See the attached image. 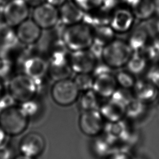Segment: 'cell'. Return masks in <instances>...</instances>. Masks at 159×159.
I'll list each match as a JSON object with an SVG mask.
<instances>
[{
	"instance_id": "cell-1",
	"label": "cell",
	"mask_w": 159,
	"mask_h": 159,
	"mask_svg": "<svg viewBox=\"0 0 159 159\" xmlns=\"http://www.w3.org/2000/svg\"><path fill=\"white\" fill-rule=\"evenodd\" d=\"M93 39V28L84 22L67 25L60 34L63 45L71 52L88 49Z\"/></svg>"
},
{
	"instance_id": "cell-2",
	"label": "cell",
	"mask_w": 159,
	"mask_h": 159,
	"mask_svg": "<svg viewBox=\"0 0 159 159\" xmlns=\"http://www.w3.org/2000/svg\"><path fill=\"white\" fill-rule=\"evenodd\" d=\"M127 90L117 89L107 101L100 105L99 111L107 122H116L125 118L127 104L134 96Z\"/></svg>"
},
{
	"instance_id": "cell-3",
	"label": "cell",
	"mask_w": 159,
	"mask_h": 159,
	"mask_svg": "<svg viewBox=\"0 0 159 159\" xmlns=\"http://www.w3.org/2000/svg\"><path fill=\"white\" fill-rule=\"evenodd\" d=\"M29 117L20 105H11L0 111V126L7 135L16 136L24 132Z\"/></svg>"
},
{
	"instance_id": "cell-4",
	"label": "cell",
	"mask_w": 159,
	"mask_h": 159,
	"mask_svg": "<svg viewBox=\"0 0 159 159\" xmlns=\"http://www.w3.org/2000/svg\"><path fill=\"white\" fill-rule=\"evenodd\" d=\"M39 89V83L25 74L13 76L8 83V93L20 104L35 98Z\"/></svg>"
},
{
	"instance_id": "cell-5",
	"label": "cell",
	"mask_w": 159,
	"mask_h": 159,
	"mask_svg": "<svg viewBox=\"0 0 159 159\" xmlns=\"http://www.w3.org/2000/svg\"><path fill=\"white\" fill-rule=\"evenodd\" d=\"M132 53L128 43L113 39L104 46L101 59L111 69L119 68L127 65Z\"/></svg>"
},
{
	"instance_id": "cell-6",
	"label": "cell",
	"mask_w": 159,
	"mask_h": 159,
	"mask_svg": "<svg viewBox=\"0 0 159 159\" xmlns=\"http://www.w3.org/2000/svg\"><path fill=\"white\" fill-rule=\"evenodd\" d=\"M80 93V91L71 78L54 81L50 87L52 99L60 106H69L74 104L78 99Z\"/></svg>"
},
{
	"instance_id": "cell-7",
	"label": "cell",
	"mask_w": 159,
	"mask_h": 159,
	"mask_svg": "<svg viewBox=\"0 0 159 159\" xmlns=\"http://www.w3.org/2000/svg\"><path fill=\"white\" fill-rule=\"evenodd\" d=\"M65 49H55L51 54L48 63L47 73L53 81L70 78L72 74L69 57Z\"/></svg>"
},
{
	"instance_id": "cell-8",
	"label": "cell",
	"mask_w": 159,
	"mask_h": 159,
	"mask_svg": "<svg viewBox=\"0 0 159 159\" xmlns=\"http://www.w3.org/2000/svg\"><path fill=\"white\" fill-rule=\"evenodd\" d=\"M32 19L42 30L52 29L60 23L59 9L44 2L34 7Z\"/></svg>"
},
{
	"instance_id": "cell-9",
	"label": "cell",
	"mask_w": 159,
	"mask_h": 159,
	"mask_svg": "<svg viewBox=\"0 0 159 159\" xmlns=\"http://www.w3.org/2000/svg\"><path fill=\"white\" fill-rule=\"evenodd\" d=\"M105 120L99 109L83 111L79 117V127L84 135L98 137L104 130Z\"/></svg>"
},
{
	"instance_id": "cell-10",
	"label": "cell",
	"mask_w": 159,
	"mask_h": 159,
	"mask_svg": "<svg viewBox=\"0 0 159 159\" xmlns=\"http://www.w3.org/2000/svg\"><path fill=\"white\" fill-rule=\"evenodd\" d=\"M29 6L24 0H9L4 4V20L12 27L29 19Z\"/></svg>"
},
{
	"instance_id": "cell-11",
	"label": "cell",
	"mask_w": 159,
	"mask_h": 159,
	"mask_svg": "<svg viewBox=\"0 0 159 159\" xmlns=\"http://www.w3.org/2000/svg\"><path fill=\"white\" fill-rule=\"evenodd\" d=\"M97 61L89 49L72 52L69 57L71 68L75 73H91L98 64Z\"/></svg>"
},
{
	"instance_id": "cell-12",
	"label": "cell",
	"mask_w": 159,
	"mask_h": 159,
	"mask_svg": "<svg viewBox=\"0 0 159 159\" xmlns=\"http://www.w3.org/2000/svg\"><path fill=\"white\" fill-rule=\"evenodd\" d=\"M45 148V140L39 132H30L23 136L19 143L22 155L32 158L40 155Z\"/></svg>"
},
{
	"instance_id": "cell-13",
	"label": "cell",
	"mask_w": 159,
	"mask_h": 159,
	"mask_svg": "<svg viewBox=\"0 0 159 159\" xmlns=\"http://www.w3.org/2000/svg\"><path fill=\"white\" fill-rule=\"evenodd\" d=\"M42 30L32 19H27L17 26L16 33L19 43L33 45L40 40Z\"/></svg>"
},
{
	"instance_id": "cell-14",
	"label": "cell",
	"mask_w": 159,
	"mask_h": 159,
	"mask_svg": "<svg viewBox=\"0 0 159 159\" xmlns=\"http://www.w3.org/2000/svg\"><path fill=\"white\" fill-rule=\"evenodd\" d=\"M115 76L111 71L100 73L94 76L92 89L100 97L108 99L112 96L117 88Z\"/></svg>"
},
{
	"instance_id": "cell-15",
	"label": "cell",
	"mask_w": 159,
	"mask_h": 159,
	"mask_svg": "<svg viewBox=\"0 0 159 159\" xmlns=\"http://www.w3.org/2000/svg\"><path fill=\"white\" fill-rule=\"evenodd\" d=\"M48 66V61L39 56L28 57L22 64L24 73L35 80L38 83L47 74Z\"/></svg>"
},
{
	"instance_id": "cell-16",
	"label": "cell",
	"mask_w": 159,
	"mask_h": 159,
	"mask_svg": "<svg viewBox=\"0 0 159 159\" xmlns=\"http://www.w3.org/2000/svg\"><path fill=\"white\" fill-rule=\"evenodd\" d=\"M60 23L67 26L83 22L86 12L78 7L74 2H66L59 9Z\"/></svg>"
},
{
	"instance_id": "cell-17",
	"label": "cell",
	"mask_w": 159,
	"mask_h": 159,
	"mask_svg": "<svg viewBox=\"0 0 159 159\" xmlns=\"http://www.w3.org/2000/svg\"><path fill=\"white\" fill-rule=\"evenodd\" d=\"M134 19V15L129 10L118 9L110 17L109 25L114 32L124 33L132 27Z\"/></svg>"
},
{
	"instance_id": "cell-18",
	"label": "cell",
	"mask_w": 159,
	"mask_h": 159,
	"mask_svg": "<svg viewBox=\"0 0 159 159\" xmlns=\"http://www.w3.org/2000/svg\"><path fill=\"white\" fill-rule=\"evenodd\" d=\"M133 88L134 96L146 104L153 102L158 97V88L148 80L135 81Z\"/></svg>"
},
{
	"instance_id": "cell-19",
	"label": "cell",
	"mask_w": 159,
	"mask_h": 159,
	"mask_svg": "<svg viewBox=\"0 0 159 159\" xmlns=\"http://www.w3.org/2000/svg\"><path fill=\"white\" fill-rule=\"evenodd\" d=\"M149 35L146 25L140 24L133 30L128 43L133 52H140L145 48Z\"/></svg>"
},
{
	"instance_id": "cell-20",
	"label": "cell",
	"mask_w": 159,
	"mask_h": 159,
	"mask_svg": "<svg viewBox=\"0 0 159 159\" xmlns=\"http://www.w3.org/2000/svg\"><path fill=\"white\" fill-rule=\"evenodd\" d=\"M19 43L16 31L5 22L0 24V47L6 52Z\"/></svg>"
},
{
	"instance_id": "cell-21",
	"label": "cell",
	"mask_w": 159,
	"mask_h": 159,
	"mask_svg": "<svg viewBox=\"0 0 159 159\" xmlns=\"http://www.w3.org/2000/svg\"><path fill=\"white\" fill-rule=\"evenodd\" d=\"M100 98L93 89L83 92L82 95L79 97V105L83 111L99 109L100 106Z\"/></svg>"
},
{
	"instance_id": "cell-22",
	"label": "cell",
	"mask_w": 159,
	"mask_h": 159,
	"mask_svg": "<svg viewBox=\"0 0 159 159\" xmlns=\"http://www.w3.org/2000/svg\"><path fill=\"white\" fill-rule=\"evenodd\" d=\"M132 8L134 15L140 19H147L156 12L153 0H139Z\"/></svg>"
},
{
	"instance_id": "cell-23",
	"label": "cell",
	"mask_w": 159,
	"mask_h": 159,
	"mask_svg": "<svg viewBox=\"0 0 159 159\" xmlns=\"http://www.w3.org/2000/svg\"><path fill=\"white\" fill-rule=\"evenodd\" d=\"M147 104L133 96L127 104L126 115L129 120L137 119L141 117L147 110Z\"/></svg>"
},
{
	"instance_id": "cell-24",
	"label": "cell",
	"mask_w": 159,
	"mask_h": 159,
	"mask_svg": "<svg viewBox=\"0 0 159 159\" xmlns=\"http://www.w3.org/2000/svg\"><path fill=\"white\" fill-rule=\"evenodd\" d=\"M134 52L126 65L130 73L138 75L142 73L145 69L147 59L139 52Z\"/></svg>"
},
{
	"instance_id": "cell-25",
	"label": "cell",
	"mask_w": 159,
	"mask_h": 159,
	"mask_svg": "<svg viewBox=\"0 0 159 159\" xmlns=\"http://www.w3.org/2000/svg\"><path fill=\"white\" fill-rule=\"evenodd\" d=\"M93 28L94 39L105 45L113 40L115 32L109 24L99 25Z\"/></svg>"
},
{
	"instance_id": "cell-26",
	"label": "cell",
	"mask_w": 159,
	"mask_h": 159,
	"mask_svg": "<svg viewBox=\"0 0 159 159\" xmlns=\"http://www.w3.org/2000/svg\"><path fill=\"white\" fill-rule=\"evenodd\" d=\"M73 80L80 92H84L93 88L94 76L91 73H76Z\"/></svg>"
},
{
	"instance_id": "cell-27",
	"label": "cell",
	"mask_w": 159,
	"mask_h": 159,
	"mask_svg": "<svg viewBox=\"0 0 159 159\" xmlns=\"http://www.w3.org/2000/svg\"><path fill=\"white\" fill-rule=\"evenodd\" d=\"M115 78L117 84H119L121 88L129 89L133 88L135 83V79L132 76V73L127 71H119Z\"/></svg>"
},
{
	"instance_id": "cell-28",
	"label": "cell",
	"mask_w": 159,
	"mask_h": 159,
	"mask_svg": "<svg viewBox=\"0 0 159 159\" xmlns=\"http://www.w3.org/2000/svg\"><path fill=\"white\" fill-rule=\"evenodd\" d=\"M83 11L88 12L101 7L102 0H73V2Z\"/></svg>"
},
{
	"instance_id": "cell-29",
	"label": "cell",
	"mask_w": 159,
	"mask_h": 159,
	"mask_svg": "<svg viewBox=\"0 0 159 159\" xmlns=\"http://www.w3.org/2000/svg\"><path fill=\"white\" fill-rule=\"evenodd\" d=\"M20 106L29 118L35 115L39 110V104L34 99L21 103Z\"/></svg>"
},
{
	"instance_id": "cell-30",
	"label": "cell",
	"mask_w": 159,
	"mask_h": 159,
	"mask_svg": "<svg viewBox=\"0 0 159 159\" xmlns=\"http://www.w3.org/2000/svg\"><path fill=\"white\" fill-rule=\"evenodd\" d=\"M11 69V62L4 56H0V78H5Z\"/></svg>"
},
{
	"instance_id": "cell-31",
	"label": "cell",
	"mask_w": 159,
	"mask_h": 159,
	"mask_svg": "<svg viewBox=\"0 0 159 159\" xmlns=\"http://www.w3.org/2000/svg\"><path fill=\"white\" fill-rule=\"evenodd\" d=\"M147 80L159 89V68H152L147 75Z\"/></svg>"
},
{
	"instance_id": "cell-32",
	"label": "cell",
	"mask_w": 159,
	"mask_h": 159,
	"mask_svg": "<svg viewBox=\"0 0 159 159\" xmlns=\"http://www.w3.org/2000/svg\"><path fill=\"white\" fill-rule=\"evenodd\" d=\"M105 159H132V158L127 152L118 151L108 155Z\"/></svg>"
},
{
	"instance_id": "cell-33",
	"label": "cell",
	"mask_w": 159,
	"mask_h": 159,
	"mask_svg": "<svg viewBox=\"0 0 159 159\" xmlns=\"http://www.w3.org/2000/svg\"><path fill=\"white\" fill-rule=\"evenodd\" d=\"M119 0H102L101 7L103 11L107 12L114 8L119 3Z\"/></svg>"
},
{
	"instance_id": "cell-34",
	"label": "cell",
	"mask_w": 159,
	"mask_h": 159,
	"mask_svg": "<svg viewBox=\"0 0 159 159\" xmlns=\"http://www.w3.org/2000/svg\"><path fill=\"white\" fill-rule=\"evenodd\" d=\"M11 149L6 143L0 145V159H11Z\"/></svg>"
},
{
	"instance_id": "cell-35",
	"label": "cell",
	"mask_w": 159,
	"mask_h": 159,
	"mask_svg": "<svg viewBox=\"0 0 159 159\" xmlns=\"http://www.w3.org/2000/svg\"><path fill=\"white\" fill-rule=\"evenodd\" d=\"M45 2H47L55 7H60L66 2L67 0H45Z\"/></svg>"
},
{
	"instance_id": "cell-36",
	"label": "cell",
	"mask_w": 159,
	"mask_h": 159,
	"mask_svg": "<svg viewBox=\"0 0 159 159\" xmlns=\"http://www.w3.org/2000/svg\"><path fill=\"white\" fill-rule=\"evenodd\" d=\"M29 6H33L34 7L44 2L45 0H24Z\"/></svg>"
},
{
	"instance_id": "cell-37",
	"label": "cell",
	"mask_w": 159,
	"mask_h": 159,
	"mask_svg": "<svg viewBox=\"0 0 159 159\" xmlns=\"http://www.w3.org/2000/svg\"><path fill=\"white\" fill-rule=\"evenodd\" d=\"M7 134L0 126V145L6 143Z\"/></svg>"
},
{
	"instance_id": "cell-38",
	"label": "cell",
	"mask_w": 159,
	"mask_h": 159,
	"mask_svg": "<svg viewBox=\"0 0 159 159\" xmlns=\"http://www.w3.org/2000/svg\"><path fill=\"white\" fill-rule=\"evenodd\" d=\"M153 29H152V33L154 34H157L159 35V19H158L153 24ZM151 34V35H152Z\"/></svg>"
},
{
	"instance_id": "cell-39",
	"label": "cell",
	"mask_w": 159,
	"mask_h": 159,
	"mask_svg": "<svg viewBox=\"0 0 159 159\" xmlns=\"http://www.w3.org/2000/svg\"><path fill=\"white\" fill-rule=\"evenodd\" d=\"M14 159H35V158L20 154V155H18V156H17L16 157H15Z\"/></svg>"
},
{
	"instance_id": "cell-40",
	"label": "cell",
	"mask_w": 159,
	"mask_h": 159,
	"mask_svg": "<svg viewBox=\"0 0 159 159\" xmlns=\"http://www.w3.org/2000/svg\"><path fill=\"white\" fill-rule=\"evenodd\" d=\"M156 6V12H159V0H153Z\"/></svg>"
},
{
	"instance_id": "cell-41",
	"label": "cell",
	"mask_w": 159,
	"mask_h": 159,
	"mask_svg": "<svg viewBox=\"0 0 159 159\" xmlns=\"http://www.w3.org/2000/svg\"><path fill=\"white\" fill-rule=\"evenodd\" d=\"M3 95H4V94H3V86H2V84L1 83V82L0 81V99L2 97Z\"/></svg>"
},
{
	"instance_id": "cell-42",
	"label": "cell",
	"mask_w": 159,
	"mask_h": 159,
	"mask_svg": "<svg viewBox=\"0 0 159 159\" xmlns=\"http://www.w3.org/2000/svg\"><path fill=\"white\" fill-rule=\"evenodd\" d=\"M158 58V63H159V55H158V58Z\"/></svg>"
}]
</instances>
